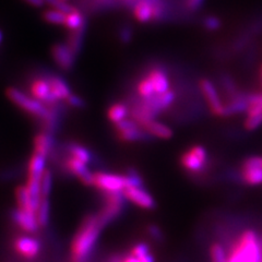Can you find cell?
<instances>
[{
	"mask_svg": "<svg viewBox=\"0 0 262 262\" xmlns=\"http://www.w3.org/2000/svg\"><path fill=\"white\" fill-rule=\"evenodd\" d=\"M102 228L97 215H91L84 220L72 241V262H88L95 248Z\"/></svg>",
	"mask_w": 262,
	"mask_h": 262,
	"instance_id": "obj_1",
	"label": "cell"
},
{
	"mask_svg": "<svg viewBox=\"0 0 262 262\" xmlns=\"http://www.w3.org/2000/svg\"><path fill=\"white\" fill-rule=\"evenodd\" d=\"M228 262H262V237L253 229H246L229 247Z\"/></svg>",
	"mask_w": 262,
	"mask_h": 262,
	"instance_id": "obj_2",
	"label": "cell"
},
{
	"mask_svg": "<svg viewBox=\"0 0 262 262\" xmlns=\"http://www.w3.org/2000/svg\"><path fill=\"white\" fill-rule=\"evenodd\" d=\"M6 93L8 98H9L13 104H15L22 111L35 116L36 118L46 122L53 117L55 110L48 107L44 103L36 100V98L33 96L26 94L23 91H21L20 89H16L13 86L8 88Z\"/></svg>",
	"mask_w": 262,
	"mask_h": 262,
	"instance_id": "obj_3",
	"label": "cell"
},
{
	"mask_svg": "<svg viewBox=\"0 0 262 262\" xmlns=\"http://www.w3.org/2000/svg\"><path fill=\"white\" fill-rule=\"evenodd\" d=\"M133 14L140 23L158 22L167 18V8L164 0H136Z\"/></svg>",
	"mask_w": 262,
	"mask_h": 262,
	"instance_id": "obj_4",
	"label": "cell"
},
{
	"mask_svg": "<svg viewBox=\"0 0 262 262\" xmlns=\"http://www.w3.org/2000/svg\"><path fill=\"white\" fill-rule=\"evenodd\" d=\"M180 165L189 174L199 175L210 165L209 153L204 146L194 144L180 155Z\"/></svg>",
	"mask_w": 262,
	"mask_h": 262,
	"instance_id": "obj_5",
	"label": "cell"
},
{
	"mask_svg": "<svg viewBox=\"0 0 262 262\" xmlns=\"http://www.w3.org/2000/svg\"><path fill=\"white\" fill-rule=\"evenodd\" d=\"M93 186L105 194L124 192L127 188V178L126 175L97 171L94 173Z\"/></svg>",
	"mask_w": 262,
	"mask_h": 262,
	"instance_id": "obj_6",
	"label": "cell"
},
{
	"mask_svg": "<svg viewBox=\"0 0 262 262\" xmlns=\"http://www.w3.org/2000/svg\"><path fill=\"white\" fill-rule=\"evenodd\" d=\"M117 137L124 142H139L152 140V137L146 133L141 125L133 118H127L115 125Z\"/></svg>",
	"mask_w": 262,
	"mask_h": 262,
	"instance_id": "obj_7",
	"label": "cell"
},
{
	"mask_svg": "<svg viewBox=\"0 0 262 262\" xmlns=\"http://www.w3.org/2000/svg\"><path fill=\"white\" fill-rule=\"evenodd\" d=\"M126 200L127 199L124 192L105 194V207L103 208L100 214L97 215L100 224L103 228L106 225L112 223L115 219H117L121 214Z\"/></svg>",
	"mask_w": 262,
	"mask_h": 262,
	"instance_id": "obj_8",
	"label": "cell"
},
{
	"mask_svg": "<svg viewBox=\"0 0 262 262\" xmlns=\"http://www.w3.org/2000/svg\"><path fill=\"white\" fill-rule=\"evenodd\" d=\"M199 86L204 100H206L209 106L210 112L214 115V116H217V117L222 116L224 103L222 102V100H221L220 94L217 92L214 83H213L211 80L203 78L199 82Z\"/></svg>",
	"mask_w": 262,
	"mask_h": 262,
	"instance_id": "obj_9",
	"label": "cell"
},
{
	"mask_svg": "<svg viewBox=\"0 0 262 262\" xmlns=\"http://www.w3.org/2000/svg\"><path fill=\"white\" fill-rule=\"evenodd\" d=\"M30 95L44 103L48 107H54L59 103L52 93L51 84H49L47 77L32 80L30 84Z\"/></svg>",
	"mask_w": 262,
	"mask_h": 262,
	"instance_id": "obj_10",
	"label": "cell"
},
{
	"mask_svg": "<svg viewBox=\"0 0 262 262\" xmlns=\"http://www.w3.org/2000/svg\"><path fill=\"white\" fill-rule=\"evenodd\" d=\"M77 56L67 43H57L52 48V57L55 63L63 71H70L73 68Z\"/></svg>",
	"mask_w": 262,
	"mask_h": 262,
	"instance_id": "obj_11",
	"label": "cell"
},
{
	"mask_svg": "<svg viewBox=\"0 0 262 262\" xmlns=\"http://www.w3.org/2000/svg\"><path fill=\"white\" fill-rule=\"evenodd\" d=\"M126 199L136 204L137 207L145 210L155 208V200L143 187H127L124 190Z\"/></svg>",
	"mask_w": 262,
	"mask_h": 262,
	"instance_id": "obj_12",
	"label": "cell"
},
{
	"mask_svg": "<svg viewBox=\"0 0 262 262\" xmlns=\"http://www.w3.org/2000/svg\"><path fill=\"white\" fill-rule=\"evenodd\" d=\"M64 167L70 174L78 177L86 186H93L94 173L88 167V164L81 162L75 158L69 157L64 160Z\"/></svg>",
	"mask_w": 262,
	"mask_h": 262,
	"instance_id": "obj_13",
	"label": "cell"
},
{
	"mask_svg": "<svg viewBox=\"0 0 262 262\" xmlns=\"http://www.w3.org/2000/svg\"><path fill=\"white\" fill-rule=\"evenodd\" d=\"M15 251L26 259H34L39 252L40 244L34 237L20 236L13 243Z\"/></svg>",
	"mask_w": 262,
	"mask_h": 262,
	"instance_id": "obj_14",
	"label": "cell"
},
{
	"mask_svg": "<svg viewBox=\"0 0 262 262\" xmlns=\"http://www.w3.org/2000/svg\"><path fill=\"white\" fill-rule=\"evenodd\" d=\"M11 217L13 222L27 233H35L39 227L36 213L34 212L24 211L18 208L11 213Z\"/></svg>",
	"mask_w": 262,
	"mask_h": 262,
	"instance_id": "obj_15",
	"label": "cell"
},
{
	"mask_svg": "<svg viewBox=\"0 0 262 262\" xmlns=\"http://www.w3.org/2000/svg\"><path fill=\"white\" fill-rule=\"evenodd\" d=\"M147 78L150 79L151 83L155 90V93L163 94L170 90V82L167 76V72L161 67H155L147 72Z\"/></svg>",
	"mask_w": 262,
	"mask_h": 262,
	"instance_id": "obj_16",
	"label": "cell"
},
{
	"mask_svg": "<svg viewBox=\"0 0 262 262\" xmlns=\"http://www.w3.org/2000/svg\"><path fill=\"white\" fill-rule=\"evenodd\" d=\"M142 127L152 138H159L163 139V140H168V139L174 136L173 129L155 119L145 122L144 125H142Z\"/></svg>",
	"mask_w": 262,
	"mask_h": 262,
	"instance_id": "obj_17",
	"label": "cell"
},
{
	"mask_svg": "<svg viewBox=\"0 0 262 262\" xmlns=\"http://www.w3.org/2000/svg\"><path fill=\"white\" fill-rule=\"evenodd\" d=\"M49 84H51V89H52V93L54 95V97L56 98L57 101H66L68 98V96L72 93L71 89L69 86V84L66 82L62 78L58 77V76H48L47 77Z\"/></svg>",
	"mask_w": 262,
	"mask_h": 262,
	"instance_id": "obj_18",
	"label": "cell"
},
{
	"mask_svg": "<svg viewBox=\"0 0 262 262\" xmlns=\"http://www.w3.org/2000/svg\"><path fill=\"white\" fill-rule=\"evenodd\" d=\"M33 144H34V151L33 152H36L48 157L54 149L53 134L47 133V131H43V133L37 134L34 138Z\"/></svg>",
	"mask_w": 262,
	"mask_h": 262,
	"instance_id": "obj_19",
	"label": "cell"
},
{
	"mask_svg": "<svg viewBox=\"0 0 262 262\" xmlns=\"http://www.w3.org/2000/svg\"><path fill=\"white\" fill-rule=\"evenodd\" d=\"M88 26L86 19L84 14L81 11H79L77 8H75L69 13H66V20L63 27L67 29L69 32L77 31L81 28H84Z\"/></svg>",
	"mask_w": 262,
	"mask_h": 262,
	"instance_id": "obj_20",
	"label": "cell"
},
{
	"mask_svg": "<svg viewBox=\"0 0 262 262\" xmlns=\"http://www.w3.org/2000/svg\"><path fill=\"white\" fill-rule=\"evenodd\" d=\"M66 150L69 153L70 157L75 158L81 162H83L85 164L92 163L93 161V155L90 151L88 147H85L84 145H82L80 143H76V142H70L66 146Z\"/></svg>",
	"mask_w": 262,
	"mask_h": 262,
	"instance_id": "obj_21",
	"label": "cell"
},
{
	"mask_svg": "<svg viewBox=\"0 0 262 262\" xmlns=\"http://www.w3.org/2000/svg\"><path fill=\"white\" fill-rule=\"evenodd\" d=\"M130 110L127 104L122 102H116L112 104L107 110V118L114 125H117L118 122L125 120L129 116Z\"/></svg>",
	"mask_w": 262,
	"mask_h": 262,
	"instance_id": "obj_22",
	"label": "cell"
},
{
	"mask_svg": "<svg viewBox=\"0 0 262 262\" xmlns=\"http://www.w3.org/2000/svg\"><path fill=\"white\" fill-rule=\"evenodd\" d=\"M15 199L18 203V208L24 211L36 213V208L33 203L32 196L29 192L27 186H19L15 189Z\"/></svg>",
	"mask_w": 262,
	"mask_h": 262,
	"instance_id": "obj_23",
	"label": "cell"
},
{
	"mask_svg": "<svg viewBox=\"0 0 262 262\" xmlns=\"http://www.w3.org/2000/svg\"><path fill=\"white\" fill-rule=\"evenodd\" d=\"M219 84L220 86L222 88V90L224 91V93L227 95L228 100L232 98L233 96H235L237 93L239 92L238 86H237V83L235 79L228 75L226 72H220L219 75Z\"/></svg>",
	"mask_w": 262,
	"mask_h": 262,
	"instance_id": "obj_24",
	"label": "cell"
},
{
	"mask_svg": "<svg viewBox=\"0 0 262 262\" xmlns=\"http://www.w3.org/2000/svg\"><path fill=\"white\" fill-rule=\"evenodd\" d=\"M242 183L248 186L262 185V168L241 169Z\"/></svg>",
	"mask_w": 262,
	"mask_h": 262,
	"instance_id": "obj_25",
	"label": "cell"
},
{
	"mask_svg": "<svg viewBox=\"0 0 262 262\" xmlns=\"http://www.w3.org/2000/svg\"><path fill=\"white\" fill-rule=\"evenodd\" d=\"M88 27V26H86ZM86 27L81 28L77 31H72L70 32V35L68 37L67 44L69 47L75 52L77 55L80 53L82 46H83L84 42V37H85V33H86Z\"/></svg>",
	"mask_w": 262,
	"mask_h": 262,
	"instance_id": "obj_26",
	"label": "cell"
},
{
	"mask_svg": "<svg viewBox=\"0 0 262 262\" xmlns=\"http://www.w3.org/2000/svg\"><path fill=\"white\" fill-rule=\"evenodd\" d=\"M136 89H137V93L141 100H149V98L157 95L155 90L153 88V84L151 83V81L149 78H147V76L143 77L142 79L138 81Z\"/></svg>",
	"mask_w": 262,
	"mask_h": 262,
	"instance_id": "obj_27",
	"label": "cell"
},
{
	"mask_svg": "<svg viewBox=\"0 0 262 262\" xmlns=\"http://www.w3.org/2000/svg\"><path fill=\"white\" fill-rule=\"evenodd\" d=\"M36 216L39 227L47 226L49 217H51V202H49V198H43L42 201H40L36 211Z\"/></svg>",
	"mask_w": 262,
	"mask_h": 262,
	"instance_id": "obj_28",
	"label": "cell"
},
{
	"mask_svg": "<svg viewBox=\"0 0 262 262\" xmlns=\"http://www.w3.org/2000/svg\"><path fill=\"white\" fill-rule=\"evenodd\" d=\"M211 262H228L227 249L221 243H213L210 246Z\"/></svg>",
	"mask_w": 262,
	"mask_h": 262,
	"instance_id": "obj_29",
	"label": "cell"
},
{
	"mask_svg": "<svg viewBox=\"0 0 262 262\" xmlns=\"http://www.w3.org/2000/svg\"><path fill=\"white\" fill-rule=\"evenodd\" d=\"M44 20L49 24H55V26H63L64 20H66V13L57 10V9H51L45 10L43 13Z\"/></svg>",
	"mask_w": 262,
	"mask_h": 262,
	"instance_id": "obj_30",
	"label": "cell"
},
{
	"mask_svg": "<svg viewBox=\"0 0 262 262\" xmlns=\"http://www.w3.org/2000/svg\"><path fill=\"white\" fill-rule=\"evenodd\" d=\"M53 189V174L49 169H46L40 182V191H42V198H49Z\"/></svg>",
	"mask_w": 262,
	"mask_h": 262,
	"instance_id": "obj_31",
	"label": "cell"
},
{
	"mask_svg": "<svg viewBox=\"0 0 262 262\" xmlns=\"http://www.w3.org/2000/svg\"><path fill=\"white\" fill-rule=\"evenodd\" d=\"M202 27L209 32H214L222 28V21L215 15H207L202 20Z\"/></svg>",
	"mask_w": 262,
	"mask_h": 262,
	"instance_id": "obj_32",
	"label": "cell"
},
{
	"mask_svg": "<svg viewBox=\"0 0 262 262\" xmlns=\"http://www.w3.org/2000/svg\"><path fill=\"white\" fill-rule=\"evenodd\" d=\"M262 125V113L257 115H248L245 120L244 127L247 131H253Z\"/></svg>",
	"mask_w": 262,
	"mask_h": 262,
	"instance_id": "obj_33",
	"label": "cell"
},
{
	"mask_svg": "<svg viewBox=\"0 0 262 262\" xmlns=\"http://www.w3.org/2000/svg\"><path fill=\"white\" fill-rule=\"evenodd\" d=\"M126 178L127 187H143V180L136 169H129L126 174Z\"/></svg>",
	"mask_w": 262,
	"mask_h": 262,
	"instance_id": "obj_34",
	"label": "cell"
},
{
	"mask_svg": "<svg viewBox=\"0 0 262 262\" xmlns=\"http://www.w3.org/2000/svg\"><path fill=\"white\" fill-rule=\"evenodd\" d=\"M44 2H45L46 5H48L49 7L53 8V9L60 10L64 13H69L70 11L75 9V7H72L67 2H63V0H44Z\"/></svg>",
	"mask_w": 262,
	"mask_h": 262,
	"instance_id": "obj_35",
	"label": "cell"
},
{
	"mask_svg": "<svg viewBox=\"0 0 262 262\" xmlns=\"http://www.w3.org/2000/svg\"><path fill=\"white\" fill-rule=\"evenodd\" d=\"M251 168H262V157H249L246 158L241 165V169H251Z\"/></svg>",
	"mask_w": 262,
	"mask_h": 262,
	"instance_id": "obj_36",
	"label": "cell"
},
{
	"mask_svg": "<svg viewBox=\"0 0 262 262\" xmlns=\"http://www.w3.org/2000/svg\"><path fill=\"white\" fill-rule=\"evenodd\" d=\"M131 255H134L135 257L142 259L145 256L150 255V247L149 245L145 243H139L136 246H134L133 249H131Z\"/></svg>",
	"mask_w": 262,
	"mask_h": 262,
	"instance_id": "obj_37",
	"label": "cell"
},
{
	"mask_svg": "<svg viewBox=\"0 0 262 262\" xmlns=\"http://www.w3.org/2000/svg\"><path fill=\"white\" fill-rule=\"evenodd\" d=\"M66 103H67V105H69L70 107H73V108H83L85 106V102L83 98H82L81 96L77 95V94H73L71 93L67 100L64 101Z\"/></svg>",
	"mask_w": 262,
	"mask_h": 262,
	"instance_id": "obj_38",
	"label": "cell"
},
{
	"mask_svg": "<svg viewBox=\"0 0 262 262\" xmlns=\"http://www.w3.org/2000/svg\"><path fill=\"white\" fill-rule=\"evenodd\" d=\"M118 37L121 43L128 44L131 40V38H133V29H131L129 26H124L118 32Z\"/></svg>",
	"mask_w": 262,
	"mask_h": 262,
	"instance_id": "obj_39",
	"label": "cell"
},
{
	"mask_svg": "<svg viewBox=\"0 0 262 262\" xmlns=\"http://www.w3.org/2000/svg\"><path fill=\"white\" fill-rule=\"evenodd\" d=\"M204 0H185V6L188 10L196 11L202 7Z\"/></svg>",
	"mask_w": 262,
	"mask_h": 262,
	"instance_id": "obj_40",
	"label": "cell"
},
{
	"mask_svg": "<svg viewBox=\"0 0 262 262\" xmlns=\"http://www.w3.org/2000/svg\"><path fill=\"white\" fill-rule=\"evenodd\" d=\"M147 232H149L150 236L155 241H162L163 239V234L161 229L157 225H151L147 228Z\"/></svg>",
	"mask_w": 262,
	"mask_h": 262,
	"instance_id": "obj_41",
	"label": "cell"
},
{
	"mask_svg": "<svg viewBox=\"0 0 262 262\" xmlns=\"http://www.w3.org/2000/svg\"><path fill=\"white\" fill-rule=\"evenodd\" d=\"M23 2H26L30 6L35 7V8H42L45 5L44 0H23Z\"/></svg>",
	"mask_w": 262,
	"mask_h": 262,
	"instance_id": "obj_42",
	"label": "cell"
},
{
	"mask_svg": "<svg viewBox=\"0 0 262 262\" xmlns=\"http://www.w3.org/2000/svg\"><path fill=\"white\" fill-rule=\"evenodd\" d=\"M122 262H141V261H140V259L135 257L134 255H131L130 253V255L122 257Z\"/></svg>",
	"mask_w": 262,
	"mask_h": 262,
	"instance_id": "obj_43",
	"label": "cell"
},
{
	"mask_svg": "<svg viewBox=\"0 0 262 262\" xmlns=\"http://www.w3.org/2000/svg\"><path fill=\"white\" fill-rule=\"evenodd\" d=\"M140 261H141V262H154V258H153V256L150 253V255H147V256H145L144 258L140 259Z\"/></svg>",
	"mask_w": 262,
	"mask_h": 262,
	"instance_id": "obj_44",
	"label": "cell"
},
{
	"mask_svg": "<svg viewBox=\"0 0 262 262\" xmlns=\"http://www.w3.org/2000/svg\"><path fill=\"white\" fill-rule=\"evenodd\" d=\"M258 78H259V84H260V88H261V90H262V62H261V64H260V67H259Z\"/></svg>",
	"mask_w": 262,
	"mask_h": 262,
	"instance_id": "obj_45",
	"label": "cell"
},
{
	"mask_svg": "<svg viewBox=\"0 0 262 262\" xmlns=\"http://www.w3.org/2000/svg\"><path fill=\"white\" fill-rule=\"evenodd\" d=\"M2 40H3V33L0 31V43H2Z\"/></svg>",
	"mask_w": 262,
	"mask_h": 262,
	"instance_id": "obj_46",
	"label": "cell"
},
{
	"mask_svg": "<svg viewBox=\"0 0 262 262\" xmlns=\"http://www.w3.org/2000/svg\"><path fill=\"white\" fill-rule=\"evenodd\" d=\"M127 2H133V4L136 2V0H127Z\"/></svg>",
	"mask_w": 262,
	"mask_h": 262,
	"instance_id": "obj_47",
	"label": "cell"
},
{
	"mask_svg": "<svg viewBox=\"0 0 262 262\" xmlns=\"http://www.w3.org/2000/svg\"><path fill=\"white\" fill-rule=\"evenodd\" d=\"M63 2H67V3H68V2H69V0H63Z\"/></svg>",
	"mask_w": 262,
	"mask_h": 262,
	"instance_id": "obj_48",
	"label": "cell"
}]
</instances>
